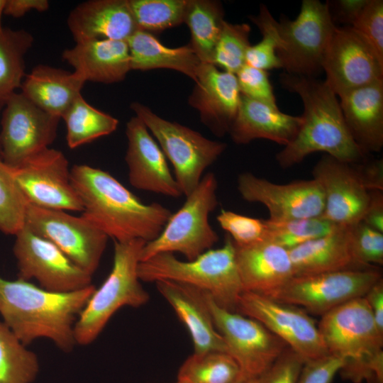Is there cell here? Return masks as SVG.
Listing matches in <instances>:
<instances>
[{
    "label": "cell",
    "instance_id": "20",
    "mask_svg": "<svg viewBox=\"0 0 383 383\" xmlns=\"http://www.w3.org/2000/svg\"><path fill=\"white\" fill-rule=\"evenodd\" d=\"M125 160L128 180L135 188L172 198L182 195L165 155L143 122L136 116L126 123Z\"/></svg>",
    "mask_w": 383,
    "mask_h": 383
},
{
    "label": "cell",
    "instance_id": "12",
    "mask_svg": "<svg viewBox=\"0 0 383 383\" xmlns=\"http://www.w3.org/2000/svg\"><path fill=\"white\" fill-rule=\"evenodd\" d=\"M235 311L259 321L296 353L304 362L329 355L318 323L299 306L265 295L243 292Z\"/></svg>",
    "mask_w": 383,
    "mask_h": 383
},
{
    "label": "cell",
    "instance_id": "18",
    "mask_svg": "<svg viewBox=\"0 0 383 383\" xmlns=\"http://www.w3.org/2000/svg\"><path fill=\"white\" fill-rule=\"evenodd\" d=\"M237 187L244 200L263 204L269 211L270 220L320 216L323 211V191L313 179L276 184L243 172L238 177Z\"/></svg>",
    "mask_w": 383,
    "mask_h": 383
},
{
    "label": "cell",
    "instance_id": "31",
    "mask_svg": "<svg viewBox=\"0 0 383 383\" xmlns=\"http://www.w3.org/2000/svg\"><path fill=\"white\" fill-rule=\"evenodd\" d=\"M224 21L221 2L188 0L184 23H187L191 33L189 45L201 62L212 64Z\"/></svg>",
    "mask_w": 383,
    "mask_h": 383
},
{
    "label": "cell",
    "instance_id": "28",
    "mask_svg": "<svg viewBox=\"0 0 383 383\" xmlns=\"http://www.w3.org/2000/svg\"><path fill=\"white\" fill-rule=\"evenodd\" d=\"M288 251L295 277L372 268L361 265L356 259L350 226L338 227L326 235Z\"/></svg>",
    "mask_w": 383,
    "mask_h": 383
},
{
    "label": "cell",
    "instance_id": "16",
    "mask_svg": "<svg viewBox=\"0 0 383 383\" xmlns=\"http://www.w3.org/2000/svg\"><path fill=\"white\" fill-rule=\"evenodd\" d=\"M324 82L343 94L383 79V58L352 27L336 26L324 55Z\"/></svg>",
    "mask_w": 383,
    "mask_h": 383
},
{
    "label": "cell",
    "instance_id": "15",
    "mask_svg": "<svg viewBox=\"0 0 383 383\" xmlns=\"http://www.w3.org/2000/svg\"><path fill=\"white\" fill-rule=\"evenodd\" d=\"M60 119L21 93H13L4 107L1 121L2 161L14 168L48 148L55 140Z\"/></svg>",
    "mask_w": 383,
    "mask_h": 383
},
{
    "label": "cell",
    "instance_id": "11",
    "mask_svg": "<svg viewBox=\"0 0 383 383\" xmlns=\"http://www.w3.org/2000/svg\"><path fill=\"white\" fill-rule=\"evenodd\" d=\"M382 278V273L376 267L294 276L267 296L299 306L307 313L322 316L347 301L363 297Z\"/></svg>",
    "mask_w": 383,
    "mask_h": 383
},
{
    "label": "cell",
    "instance_id": "26",
    "mask_svg": "<svg viewBox=\"0 0 383 383\" xmlns=\"http://www.w3.org/2000/svg\"><path fill=\"white\" fill-rule=\"evenodd\" d=\"M62 58L85 82L111 84L123 81L131 69L126 40H89L65 49Z\"/></svg>",
    "mask_w": 383,
    "mask_h": 383
},
{
    "label": "cell",
    "instance_id": "35",
    "mask_svg": "<svg viewBox=\"0 0 383 383\" xmlns=\"http://www.w3.org/2000/svg\"><path fill=\"white\" fill-rule=\"evenodd\" d=\"M38 372L36 354L0 321V383H32Z\"/></svg>",
    "mask_w": 383,
    "mask_h": 383
},
{
    "label": "cell",
    "instance_id": "23",
    "mask_svg": "<svg viewBox=\"0 0 383 383\" xmlns=\"http://www.w3.org/2000/svg\"><path fill=\"white\" fill-rule=\"evenodd\" d=\"M155 284L159 293L187 329L194 353H227L224 340L215 327L204 292L168 280L158 281Z\"/></svg>",
    "mask_w": 383,
    "mask_h": 383
},
{
    "label": "cell",
    "instance_id": "38",
    "mask_svg": "<svg viewBox=\"0 0 383 383\" xmlns=\"http://www.w3.org/2000/svg\"><path fill=\"white\" fill-rule=\"evenodd\" d=\"M249 18L257 26L262 37L258 43L249 48L245 64L266 71L282 68L277 55L280 44L278 21L264 4L260 5L257 16H250Z\"/></svg>",
    "mask_w": 383,
    "mask_h": 383
},
{
    "label": "cell",
    "instance_id": "27",
    "mask_svg": "<svg viewBox=\"0 0 383 383\" xmlns=\"http://www.w3.org/2000/svg\"><path fill=\"white\" fill-rule=\"evenodd\" d=\"M346 126L366 154L383 147V79L351 90L339 97Z\"/></svg>",
    "mask_w": 383,
    "mask_h": 383
},
{
    "label": "cell",
    "instance_id": "24",
    "mask_svg": "<svg viewBox=\"0 0 383 383\" xmlns=\"http://www.w3.org/2000/svg\"><path fill=\"white\" fill-rule=\"evenodd\" d=\"M67 26L76 43L89 40H127L138 28L128 0H90L70 13Z\"/></svg>",
    "mask_w": 383,
    "mask_h": 383
},
{
    "label": "cell",
    "instance_id": "54",
    "mask_svg": "<svg viewBox=\"0 0 383 383\" xmlns=\"http://www.w3.org/2000/svg\"><path fill=\"white\" fill-rule=\"evenodd\" d=\"M0 160H1V147H0Z\"/></svg>",
    "mask_w": 383,
    "mask_h": 383
},
{
    "label": "cell",
    "instance_id": "2",
    "mask_svg": "<svg viewBox=\"0 0 383 383\" xmlns=\"http://www.w3.org/2000/svg\"><path fill=\"white\" fill-rule=\"evenodd\" d=\"M282 87L303 102L302 123L294 139L276 155L282 169L301 163L308 155L324 152L338 160L359 162L366 157L345 123L339 100L324 80L283 72Z\"/></svg>",
    "mask_w": 383,
    "mask_h": 383
},
{
    "label": "cell",
    "instance_id": "51",
    "mask_svg": "<svg viewBox=\"0 0 383 383\" xmlns=\"http://www.w3.org/2000/svg\"><path fill=\"white\" fill-rule=\"evenodd\" d=\"M376 323L383 332V279L377 281L364 296Z\"/></svg>",
    "mask_w": 383,
    "mask_h": 383
},
{
    "label": "cell",
    "instance_id": "5",
    "mask_svg": "<svg viewBox=\"0 0 383 383\" xmlns=\"http://www.w3.org/2000/svg\"><path fill=\"white\" fill-rule=\"evenodd\" d=\"M137 272L143 282L168 280L205 292L219 306L232 311H235L244 292L229 235L222 247L211 248L192 260H179L170 252L159 253L140 262Z\"/></svg>",
    "mask_w": 383,
    "mask_h": 383
},
{
    "label": "cell",
    "instance_id": "21",
    "mask_svg": "<svg viewBox=\"0 0 383 383\" xmlns=\"http://www.w3.org/2000/svg\"><path fill=\"white\" fill-rule=\"evenodd\" d=\"M240 96L235 74L220 71L213 64L201 62L189 103L199 111L202 123L221 137L229 133L238 113Z\"/></svg>",
    "mask_w": 383,
    "mask_h": 383
},
{
    "label": "cell",
    "instance_id": "36",
    "mask_svg": "<svg viewBox=\"0 0 383 383\" xmlns=\"http://www.w3.org/2000/svg\"><path fill=\"white\" fill-rule=\"evenodd\" d=\"M264 222L265 240L288 250L326 235L340 227L321 216L284 221H273L268 218L264 219Z\"/></svg>",
    "mask_w": 383,
    "mask_h": 383
},
{
    "label": "cell",
    "instance_id": "29",
    "mask_svg": "<svg viewBox=\"0 0 383 383\" xmlns=\"http://www.w3.org/2000/svg\"><path fill=\"white\" fill-rule=\"evenodd\" d=\"M85 82L74 72L36 65L23 80L21 94L45 112L62 118L81 95Z\"/></svg>",
    "mask_w": 383,
    "mask_h": 383
},
{
    "label": "cell",
    "instance_id": "55",
    "mask_svg": "<svg viewBox=\"0 0 383 383\" xmlns=\"http://www.w3.org/2000/svg\"><path fill=\"white\" fill-rule=\"evenodd\" d=\"M175 383H181V382L177 381Z\"/></svg>",
    "mask_w": 383,
    "mask_h": 383
},
{
    "label": "cell",
    "instance_id": "42",
    "mask_svg": "<svg viewBox=\"0 0 383 383\" xmlns=\"http://www.w3.org/2000/svg\"><path fill=\"white\" fill-rule=\"evenodd\" d=\"M350 235L353 252L361 265H383V233L360 221L350 226Z\"/></svg>",
    "mask_w": 383,
    "mask_h": 383
},
{
    "label": "cell",
    "instance_id": "10",
    "mask_svg": "<svg viewBox=\"0 0 383 383\" xmlns=\"http://www.w3.org/2000/svg\"><path fill=\"white\" fill-rule=\"evenodd\" d=\"M204 294L215 327L227 353L239 367L238 381L257 378L287 345L259 321L219 306L209 294Z\"/></svg>",
    "mask_w": 383,
    "mask_h": 383
},
{
    "label": "cell",
    "instance_id": "3",
    "mask_svg": "<svg viewBox=\"0 0 383 383\" xmlns=\"http://www.w3.org/2000/svg\"><path fill=\"white\" fill-rule=\"evenodd\" d=\"M94 289L92 284L77 292L57 293L29 281L0 276L2 322L26 346L45 338L61 350L70 352L76 345L74 323Z\"/></svg>",
    "mask_w": 383,
    "mask_h": 383
},
{
    "label": "cell",
    "instance_id": "13",
    "mask_svg": "<svg viewBox=\"0 0 383 383\" xmlns=\"http://www.w3.org/2000/svg\"><path fill=\"white\" fill-rule=\"evenodd\" d=\"M24 226L52 243L91 275L99 265L109 238L81 216L30 204H27Z\"/></svg>",
    "mask_w": 383,
    "mask_h": 383
},
{
    "label": "cell",
    "instance_id": "25",
    "mask_svg": "<svg viewBox=\"0 0 383 383\" xmlns=\"http://www.w3.org/2000/svg\"><path fill=\"white\" fill-rule=\"evenodd\" d=\"M302 121L301 116L283 113L277 106L241 94L238 113L228 133L236 144L265 139L284 147L294 139Z\"/></svg>",
    "mask_w": 383,
    "mask_h": 383
},
{
    "label": "cell",
    "instance_id": "33",
    "mask_svg": "<svg viewBox=\"0 0 383 383\" xmlns=\"http://www.w3.org/2000/svg\"><path fill=\"white\" fill-rule=\"evenodd\" d=\"M70 148H78L114 132L118 121L87 103L79 95L63 114Z\"/></svg>",
    "mask_w": 383,
    "mask_h": 383
},
{
    "label": "cell",
    "instance_id": "14",
    "mask_svg": "<svg viewBox=\"0 0 383 383\" xmlns=\"http://www.w3.org/2000/svg\"><path fill=\"white\" fill-rule=\"evenodd\" d=\"M13 247L18 279H34L50 292L70 293L91 285L92 275L73 262L48 240L23 226L16 235Z\"/></svg>",
    "mask_w": 383,
    "mask_h": 383
},
{
    "label": "cell",
    "instance_id": "37",
    "mask_svg": "<svg viewBox=\"0 0 383 383\" xmlns=\"http://www.w3.org/2000/svg\"><path fill=\"white\" fill-rule=\"evenodd\" d=\"M138 30L158 33L184 23L188 0H128Z\"/></svg>",
    "mask_w": 383,
    "mask_h": 383
},
{
    "label": "cell",
    "instance_id": "47",
    "mask_svg": "<svg viewBox=\"0 0 383 383\" xmlns=\"http://www.w3.org/2000/svg\"><path fill=\"white\" fill-rule=\"evenodd\" d=\"M368 0H333L327 1L332 21L351 26L367 4Z\"/></svg>",
    "mask_w": 383,
    "mask_h": 383
},
{
    "label": "cell",
    "instance_id": "48",
    "mask_svg": "<svg viewBox=\"0 0 383 383\" xmlns=\"http://www.w3.org/2000/svg\"><path fill=\"white\" fill-rule=\"evenodd\" d=\"M353 167L365 187L370 192L383 191V161L365 160L353 163Z\"/></svg>",
    "mask_w": 383,
    "mask_h": 383
},
{
    "label": "cell",
    "instance_id": "32",
    "mask_svg": "<svg viewBox=\"0 0 383 383\" xmlns=\"http://www.w3.org/2000/svg\"><path fill=\"white\" fill-rule=\"evenodd\" d=\"M33 38L25 30L3 28L0 30V110L25 75L24 57L32 47Z\"/></svg>",
    "mask_w": 383,
    "mask_h": 383
},
{
    "label": "cell",
    "instance_id": "41",
    "mask_svg": "<svg viewBox=\"0 0 383 383\" xmlns=\"http://www.w3.org/2000/svg\"><path fill=\"white\" fill-rule=\"evenodd\" d=\"M220 226L238 246L250 245L264 240V219L255 218L222 209L216 217Z\"/></svg>",
    "mask_w": 383,
    "mask_h": 383
},
{
    "label": "cell",
    "instance_id": "34",
    "mask_svg": "<svg viewBox=\"0 0 383 383\" xmlns=\"http://www.w3.org/2000/svg\"><path fill=\"white\" fill-rule=\"evenodd\" d=\"M240 378L239 367L226 352L194 353L180 366L177 382L181 383H235Z\"/></svg>",
    "mask_w": 383,
    "mask_h": 383
},
{
    "label": "cell",
    "instance_id": "17",
    "mask_svg": "<svg viewBox=\"0 0 383 383\" xmlns=\"http://www.w3.org/2000/svg\"><path fill=\"white\" fill-rule=\"evenodd\" d=\"M12 170L28 204L43 209L82 211L81 200L71 182L68 160L60 150L48 148Z\"/></svg>",
    "mask_w": 383,
    "mask_h": 383
},
{
    "label": "cell",
    "instance_id": "9",
    "mask_svg": "<svg viewBox=\"0 0 383 383\" xmlns=\"http://www.w3.org/2000/svg\"><path fill=\"white\" fill-rule=\"evenodd\" d=\"M326 2L303 0L294 20L282 16L277 23L280 39L277 55L284 72L317 77L336 28Z\"/></svg>",
    "mask_w": 383,
    "mask_h": 383
},
{
    "label": "cell",
    "instance_id": "46",
    "mask_svg": "<svg viewBox=\"0 0 383 383\" xmlns=\"http://www.w3.org/2000/svg\"><path fill=\"white\" fill-rule=\"evenodd\" d=\"M345 362L343 358L331 355L306 362L298 383H331Z\"/></svg>",
    "mask_w": 383,
    "mask_h": 383
},
{
    "label": "cell",
    "instance_id": "22",
    "mask_svg": "<svg viewBox=\"0 0 383 383\" xmlns=\"http://www.w3.org/2000/svg\"><path fill=\"white\" fill-rule=\"evenodd\" d=\"M234 245L244 292L270 296L294 277L286 248L267 240L246 246Z\"/></svg>",
    "mask_w": 383,
    "mask_h": 383
},
{
    "label": "cell",
    "instance_id": "1",
    "mask_svg": "<svg viewBox=\"0 0 383 383\" xmlns=\"http://www.w3.org/2000/svg\"><path fill=\"white\" fill-rule=\"evenodd\" d=\"M70 176L82 204L81 216L114 241H151L159 235L172 214L158 203L144 204L101 169L75 165Z\"/></svg>",
    "mask_w": 383,
    "mask_h": 383
},
{
    "label": "cell",
    "instance_id": "7",
    "mask_svg": "<svg viewBox=\"0 0 383 383\" xmlns=\"http://www.w3.org/2000/svg\"><path fill=\"white\" fill-rule=\"evenodd\" d=\"M218 182L212 172L201 178L183 206L172 213L162 231L143 246L140 261L159 253L174 252L192 260L210 250L218 236L209 221L210 213L218 205Z\"/></svg>",
    "mask_w": 383,
    "mask_h": 383
},
{
    "label": "cell",
    "instance_id": "53",
    "mask_svg": "<svg viewBox=\"0 0 383 383\" xmlns=\"http://www.w3.org/2000/svg\"><path fill=\"white\" fill-rule=\"evenodd\" d=\"M256 379L243 380V381H238V382H236L235 383H256Z\"/></svg>",
    "mask_w": 383,
    "mask_h": 383
},
{
    "label": "cell",
    "instance_id": "49",
    "mask_svg": "<svg viewBox=\"0 0 383 383\" xmlns=\"http://www.w3.org/2000/svg\"><path fill=\"white\" fill-rule=\"evenodd\" d=\"M361 221L383 233V191H370V201Z\"/></svg>",
    "mask_w": 383,
    "mask_h": 383
},
{
    "label": "cell",
    "instance_id": "52",
    "mask_svg": "<svg viewBox=\"0 0 383 383\" xmlns=\"http://www.w3.org/2000/svg\"><path fill=\"white\" fill-rule=\"evenodd\" d=\"M6 0H0V30L3 28L1 26V16L4 13V8L5 5Z\"/></svg>",
    "mask_w": 383,
    "mask_h": 383
},
{
    "label": "cell",
    "instance_id": "45",
    "mask_svg": "<svg viewBox=\"0 0 383 383\" xmlns=\"http://www.w3.org/2000/svg\"><path fill=\"white\" fill-rule=\"evenodd\" d=\"M304 361L287 348L273 364L256 379V383H298Z\"/></svg>",
    "mask_w": 383,
    "mask_h": 383
},
{
    "label": "cell",
    "instance_id": "44",
    "mask_svg": "<svg viewBox=\"0 0 383 383\" xmlns=\"http://www.w3.org/2000/svg\"><path fill=\"white\" fill-rule=\"evenodd\" d=\"M235 75L242 95L277 106L267 71L245 64Z\"/></svg>",
    "mask_w": 383,
    "mask_h": 383
},
{
    "label": "cell",
    "instance_id": "19",
    "mask_svg": "<svg viewBox=\"0 0 383 383\" xmlns=\"http://www.w3.org/2000/svg\"><path fill=\"white\" fill-rule=\"evenodd\" d=\"M312 175L323 194L321 217L340 227L362 221L370 201V192L361 182L353 163L325 155L313 167Z\"/></svg>",
    "mask_w": 383,
    "mask_h": 383
},
{
    "label": "cell",
    "instance_id": "40",
    "mask_svg": "<svg viewBox=\"0 0 383 383\" xmlns=\"http://www.w3.org/2000/svg\"><path fill=\"white\" fill-rule=\"evenodd\" d=\"M28 202L12 168L0 160V231L15 235L23 226Z\"/></svg>",
    "mask_w": 383,
    "mask_h": 383
},
{
    "label": "cell",
    "instance_id": "6",
    "mask_svg": "<svg viewBox=\"0 0 383 383\" xmlns=\"http://www.w3.org/2000/svg\"><path fill=\"white\" fill-rule=\"evenodd\" d=\"M145 241H114L111 270L99 288L94 289L74 326L76 345H87L101 333L110 318L123 306L140 307L149 300L138 276V265Z\"/></svg>",
    "mask_w": 383,
    "mask_h": 383
},
{
    "label": "cell",
    "instance_id": "39",
    "mask_svg": "<svg viewBox=\"0 0 383 383\" xmlns=\"http://www.w3.org/2000/svg\"><path fill=\"white\" fill-rule=\"evenodd\" d=\"M250 26L247 23L224 21L216 43L212 64L235 74L245 64L249 48Z\"/></svg>",
    "mask_w": 383,
    "mask_h": 383
},
{
    "label": "cell",
    "instance_id": "30",
    "mask_svg": "<svg viewBox=\"0 0 383 383\" xmlns=\"http://www.w3.org/2000/svg\"><path fill=\"white\" fill-rule=\"evenodd\" d=\"M126 42L131 70L170 69L183 73L195 82L201 62L189 44L179 48H168L152 33L140 30H136Z\"/></svg>",
    "mask_w": 383,
    "mask_h": 383
},
{
    "label": "cell",
    "instance_id": "4",
    "mask_svg": "<svg viewBox=\"0 0 383 383\" xmlns=\"http://www.w3.org/2000/svg\"><path fill=\"white\" fill-rule=\"evenodd\" d=\"M329 355L343 358L339 372L355 383L383 378V332L365 297L347 301L318 323Z\"/></svg>",
    "mask_w": 383,
    "mask_h": 383
},
{
    "label": "cell",
    "instance_id": "50",
    "mask_svg": "<svg viewBox=\"0 0 383 383\" xmlns=\"http://www.w3.org/2000/svg\"><path fill=\"white\" fill-rule=\"evenodd\" d=\"M48 9L49 2L47 0H6L4 13L19 18L32 10L43 12Z\"/></svg>",
    "mask_w": 383,
    "mask_h": 383
},
{
    "label": "cell",
    "instance_id": "8",
    "mask_svg": "<svg viewBox=\"0 0 383 383\" xmlns=\"http://www.w3.org/2000/svg\"><path fill=\"white\" fill-rule=\"evenodd\" d=\"M131 108L158 141L174 168L182 194L187 196L199 184L204 170L224 152L226 144L165 120L140 103L133 102Z\"/></svg>",
    "mask_w": 383,
    "mask_h": 383
},
{
    "label": "cell",
    "instance_id": "43",
    "mask_svg": "<svg viewBox=\"0 0 383 383\" xmlns=\"http://www.w3.org/2000/svg\"><path fill=\"white\" fill-rule=\"evenodd\" d=\"M350 27L360 34L383 58L382 0H368Z\"/></svg>",
    "mask_w": 383,
    "mask_h": 383
}]
</instances>
